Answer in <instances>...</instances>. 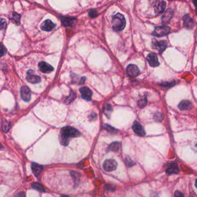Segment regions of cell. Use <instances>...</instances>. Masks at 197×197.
<instances>
[{
	"instance_id": "obj_2",
	"label": "cell",
	"mask_w": 197,
	"mask_h": 197,
	"mask_svg": "<svg viewBox=\"0 0 197 197\" xmlns=\"http://www.w3.org/2000/svg\"><path fill=\"white\" fill-rule=\"evenodd\" d=\"M126 26V20L124 16L121 13H117L113 18V28L115 31H121Z\"/></svg>"
},
{
	"instance_id": "obj_22",
	"label": "cell",
	"mask_w": 197,
	"mask_h": 197,
	"mask_svg": "<svg viewBox=\"0 0 197 197\" xmlns=\"http://www.w3.org/2000/svg\"><path fill=\"white\" fill-rule=\"evenodd\" d=\"M112 112H113V108L111 105L109 104H106L105 105L103 108V112L108 118H110Z\"/></svg>"
},
{
	"instance_id": "obj_8",
	"label": "cell",
	"mask_w": 197,
	"mask_h": 197,
	"mask_svg": "<svg viewBox=\"0 0 197 197\" xmlns=\"http://www.w3.org/2000/svg\"><path fill=\"white\" fill-rule=\"evenodd\" d=\"M21 96L22 100L28 102L31 100V93L30 89L27 86H23L21 88Z\"/></svg>"
},
{
	"instance_id": "obj_32",
	"label": "cell",
	"mask_w": 197,
	"mask_h": 197,
	"mask_svg": "<svg viewBox=\"0 0 197 197\" xmlns=\"http://www.w3.org/2000/svg\"><path fill=\"white\" fill-rule=\"evenodd\" d=\"M184 195L182 193H180L178 191H176L175 192V197H183Z\"/></svg>"
},
{
	"instance_id": "obj_29",
	"label": "cell",
	"mask_w": 197,
	"mask_h": 197,
	"mask_svg": "<svg viewBox=\"0 0 197 197\" xmlns=\"http://www.w3.org/2000/svg\"><path fill=\"white\" fill-rule=\"evenodd\" d=\"M6 21L5 19L0 18V30H4L6 26Z\"/></svg>"
},
{
	"instance_id": "obj_27",
	"label": "cell",
	"mask_w": 197,
	"mask_h": 197,
	"mask_svg": "<svg viewBox=\"0 0 197 197\" xmlns=\"http://www.w3.org/2000/svg\"><path fill=\"white\" fill-rule=\"evenodd\" d=\"M32 187L34 188V189L38 190V191H40V192H44V191H45L43 187H42V186H41L40 184L38 183H34V184L32 185Z\"/></svg>"
},
{
	"instance_id": "obj_18",
	"label": "cell",
	"mask_w": 197,
	"mask_h": 197,
	"mask_svg": "<svg viewBox=\"0 0 197 197\" xmlns=\"http://www.w3.org/2000/svg\"><path fill=\"white\" fill-rule=\"evenodd\" d=\"M178 108L181 110H187L191 109L193 108L192 103L189 100H183L181 101L178 105Z\"/></svg>"
},
{
	"instance_id": "obj_14",
	"label": "cell",
	"mask_w": 197,
	"mask_h": 197,
	"mask_svg": "<svg viewBox=\"0 0 197 197\" xmlns=\"http://www.w3.org/2000/svg\"><path fill=\"white\" fill-rule=\"evenodd\" d=\"M173 15H174V11L172 9L168 8L166 10V11L165 12V13H164L162 18V23L164 24L168 23L170 22L171 19L172 18Z\"/></svg>"
},
{
	"instance_id": "obj_1",
	"label": "cell",
	"mask_w": 197,
	"mask_h": 197,
	"mask_svg": "<svg viewBox=\"0 0 197 197\" xmlns=\"http://www.w3.org/2000/svg\"><path fill=\"white\" fill-rule=\"evenodd\" d=\"M80 132L79 130L73 127H64L62 129L61 132V142L63 145H68L70 138H76L80 136Z\"/></svg>"
},
{
	"instance_id": "obj_33",
	"label": "cell",
	"mask_w": 197,
	"mask_h": 197,
	"mask_svg": "<svg viewBox=\"0 0 197 197\" xmlns=\"http://www.w3.org/2000/svg\"><path fill=\"white\" fill-rule=\"evenodd\" d=\"M193 4L195 7H197V0H193Z\"/></svg>"
},
{
	"instance_id": "obj_15",
	"label": "cell",
	"mask_w": 197,
	"mask_h": 197,
	"mask_svg": "<svg viewBox=\"0 0 197 197\" xmlns=\"http://www.w3.org/2000/svg\"><path fill=\"white\" fill-rule=\"evenodd\" d=\"M80 92L84 99L87 100H90L92 96V91L87 87H83L80 89Z\"/></svg>"
},
{
	"instance_id": "obj_25",
	"label": "cell",
	"mask_w": 197,
	"mask_h": 197,
	"mask_svg": "<svg viewBox=\"0 0 197 197\" xmlns=\"http://www.w3.org/2000/svg\"><path fill=\"white\" fill-rule=\"evenodd\" d=\"M147 104V99L146 96H144L138 102V105L140 108H144Z\"/></svg>"
},
{
	"instance_id": "obj_31",
	"label": "cell",
	"mask_w": 197,
	"mask_h": 197,
	"mask_svg": "<svg viewBox=\"0 0 197 197\" xmlns=\"http://www.w3.org/2000/svg\"><path fill=\"white\" fill-rule=\"evenodd\" d=\"M89 15L91 17V18H95L96 16H97V13L95 10H91L89 12Z\"/></svg>"
},
{
	"instance_id": "obj_21",
	"label": "cell",
	"mask_w": 197,
	"mask_h": 197,
	"mask_svg": "<svg viewBox=\"0 0 197 197\" xmlns=\"http://www.w3.org/2000/svg\"><path fill=\"white\" fill-rule=\"evenodd\" d=\"M121 148V143L119 142H114L113 143H111V145H109V151H112V152H118L119 149Z\"/></svg>"
},
{
	"instance_id": "obj_24",
	"label": "cell",
	"mask_w": 197,
	"mask_h": 197,
	"mask_svg": "<svg viewBox=\"0 0 197 197\" xmlns=\"http://www.w3.org/2000/svg\"><path fill=\"white\" fill-rule=\"evenodd\" d=\"M20 18H21V16L20 14L16 12H13L12 13V19L17 24H18L20 23Z\"/></svg>"
},
{
	"instance_id": "obj_19",
	"label": "cell",
	"mask_w": 197,
	"mask_h": 197,
	"mask_svg": "<svg viewBox=\"0 0 197 197\" xmlns=\"http://www.w3.org/2000/svg\"><path fill=\"white\" fill-rule=\"evenodd\" d=\"M179 172V168L177 165V164H170L166 170V173L168 175L178 174Z\"/></svg>"
},
{
	"instance_id": "obj_20",
	"label": "cell",
	"mask_w": 197,
	"mask_h": 197,
	"mask_svg": "<svg viewBox=\"0 0 197 197\" xmlns=\"http://www.w3.org/2000/svg\"><path fill=\"white\" fill-rule=\"evenodd\" d=\"M31 168H32V170L33 173H34V175L36 176H38L39 175L40 173H41V172L42 171V169H43L42 166H41L40 165H39L38 164H36V163H32V165H31Z\"/></svg>"
},
{
	"instance_id": "obj_6",
	"label": "cell",
	"mask_w": 197,
	"mask_h": 197,
	"mask_svg": "<svg viewBox=\"0 0 197 197\" xmlns=\"http://www.w3.org/2000/svg\"><path fill=\"white\" fill-rule=\"evenodd\" d=\"M27 80L30 83L35 84V83H39L41 80V78L39 76L34 74L33 71L29 70L27 72Z\"/></svg>"
},
{
	"instance_id": "obj_7",
	"label": "cell",
	"mask_w": 197,
	"mask_h": 197,
	"mask_svg": "<svg viewBox=\"0 0 197 197\" xmlns=\"http://www.w3.org/2000/svg\"><path fill=\"white\" fill-rule=\"evenodd\" d=\"M126 71L127 74L131 77H136L140 73L139 68L134 64H130L127 66Z\"/></svg>"
},
{
	"instance_id": "obj_34",
	"label": "cell",
	"mask_w": 197,
	"mask_h": 197,
	"mask_svg": "<svg viewBox=\"0 0 197 197\" xmlns=\"http://www.w3.org/2000/svg\"><path fill=\"white\" fill-rule=\"evenodd\" d=\"M195 187L197 188V179L195 180Z\"/></svg>"
},
{
	"instance_id": "obj_28",
	"label": "cell",
	"mask_w": 197,
	"mask_h": 197,
	"mask_svg": "<svg viewBox=\"0 0 197 197\" xmlns=\"http://www.w3.org/2000/svg\"><path fill=\"white\" fill-rule=\"evenodd\" d=\"M76 97V95L75 94L74 92H71L70 96H69V97H68V98L66 99V103L69 104L72 101H73L75 100V98Z\"/></svg>"
},
{
	"instance_id": "obj_30",
	"label": "cell",
	"mask_w": 197,
	"mask_h": 197,
	"mask_svg": "<svg viewBox=\"0 0 197 197\" xmlns=\"http://www.w3.org/2000/svg\"><path fill=\"white\" fill-rule=\"evenodd\" d=\"M5 52H6V50H5L4 46L2 44H0V57L3 56L4 55Z\"/></svg>"
},
{
	"instance_id": "obj_12",
	"label": "cell",
	"mask_w": 197,
	"mask_h": 197,
	"mask_svg": "<svg viewBox=\"0 0 197 197\" xmlns=\"http://www.w3.org/2000/svg\"><path fill=\"white\" fill-rule=\"evenodd\" d=\"M55 27V24L53 23L52 21L48 19L42 23L40 28L43 31H50L53 30Z\"/></svg>"
},
{
	"instance_id": "obj_4",
	"label": "cell",
	"mask_w": 197,
	"mask_h": 197,
	"mask_svg": "<svg viewBox=\"0 0 197 197\" xmlns=\"http://www.w3.org/2000/svg\"><path fill=\"white\" fill-rule=\"evenodd\" d=\"M152 46L154 49L157 50L159 53H162L167 48V43L166 41H155L153 42Z\"/></svg>"
},
{
	"instance_id": "obj_3",
	"label": "cell",
	"mask_w": 197,
	"mask_h": 197,
	"mask_svg": "<svg viewBox=\"0 0 197 197\" xmlns=\"http://www.w3.org/2000/svg\"><path fill=\"white\" fill-rule=\"evenodd\" d=\"M170 32V28L166 26L156 27L154 30L153 35L156 36H163L168 35Z\"/></svg>"
},
{
	"instance_id": "obj_35",
	"label": "cell",
	"mask_w": 197,
	"mask_h": 197,
	"mask_svg": "<svg viewBox=\"0 0 197 197\" xmlns=\"http://www.w3.org/2000/svg\"><path fill=\"white\" fill-rule=\"evenodd\" d=\"M196 147H197V145H196Z\"/></svg>"
},
{
	"instance_id": "obj_16",
	"label": "cell",
	"mask_w": 197,
	"mask_h": 197,
	"mask_svg": "<svg viewBox=\"0 0 197 197\" xmlns=\"http://www.w3.org/2000/svg\"><path fill=\"white\" fill-rule=\"evenodd\" d=\"M166 5V3L163 1H157L154 6L155 12L158 14L162 13L165 10Z\"/></svg>"
},
{
	"instance_id": "obj_23",
	"label": "cell",
	"mask_w": 197,
	"mask_h": 197,
	"mask_svg": "<svg viewBox=\"0 0 197 197\" xmlns=\"http://www.w3.org/2000/svg\"><path fill=\"white\" fill-rule=\"evenodd\" d=\"M71 174H72V178H73V180L75 181V183L78 184L79 181H80V173L76 172H75V171H72Z\"/></svg>"
},
{
	"instance_id": "obj_9",
	"label": "cell",
	"mask_w": 197,
	"mask_h": 197,
	"mask_svg": "<svg viewBox=\"0 0 197 197\" xmlns=\"http://www.w3.org/2000/svg\"><path fill=\"white\" fill-rule=\"evenodd\" d=\"M133 130L138 135L144 136L145 135V131L142 126L139 122L135 121L133 124Z\"/></svg>"
},
{
	"instance_id": "obj_5",
	"label": "cell",
	"mask_w": 197,
	"mask_h": 197,
	"mask_svg": "<svg viewBox=\"0 0 197 197\" xmlns=\"http://www.w3.org/2000/svg\"><path fill=\"white\" fill-rule=\"evenodd\" d=\"M117 167V163L114 160H107L103 164V168L107 172L114 171Z\"/></svg>"
},
{
	"instance_id": "obj_17",
	"label": "cell",
	"mask_w": 197,
	"mask_h": 197,
	"mask_svg": "<svg viewBox=\"0 0 197 197\" xmlns=\"http://www.w3.org/2000/svg\"><path fill=\"white\" fill-rule=\"evenodd\" d=\"M76 22V18L72 17H63L62 18L61 22L63 25L65 27L73 26Z\"/></svg>"
},
{
	"instance_id": "obj_13",
	"label": "cell",
	"mask_w": 197,
	"mask_h": 197,
	"mask_svg": "<svg viewBox=\"0 0 197 197\" xmlns=\"http://www.w3.org/2000/svg\"><path fill=\"white\" fill-rule=\"evenodd\" d=\"M183 23L184 26L187 29H192L194 27V22L192 18H191L188 14L185 15L183 18Z\"/></svg>"
},
{
	"instance_id": "obj_10",
	"label": "cell",
	"mask_w": 197,
	"mask_h": 197,
	"mask_svg": "<svg viewBox=\"0 0 197 197\" xmlns=\"http://www.w3.org/2000/svg\"><path fill=\"white\" fill-rule=\"evenodd\" d=\"M147 60L149 65L152 67H156L160 64L158 56L154 53H149L147 56Z\"/></svg>"
},
{
	"instance_id": "obj_11",
	"label": "cell",
	"mask_w": 197,
	"mask_h": 197,
	"mask_svg": "<svg viewBox=\"0 0 197 197\" xmlns=\"http://www.w3.org/2000/svg\"><path fill=\"white\" fill-rule=\"evenodd\" d=\"M38 66H39L40 71L43 73L51 72L54 70V68L53 66L46 62H40Z\"/></svg>"
},
{
	"instance_id": "obj_26",
	"label": "cell",
	"mask_w": 197,
	"mask_h": 197,
	"mask_svg": "<svg viewBox=\"0 0 197 197\" xmlns=\"http://www.w3.org/2000/svg\"><path fill=\"white\" fill-rule=\"evenodd\" d=\"M2 128L4 131L5 132H7L9 130L10 128V123L9 122H4L2 123Z\"/></svg>"
}]
</instances>
